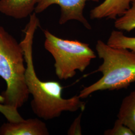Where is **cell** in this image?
<instances>
[{
    "instance_id": "1",
    "label": "cell",
    "mask_w": 135,
    "mask_h": 135,
    "mask_svg": "<svg viewBox=\"0 0 135 135\" xmlns=\"http://www.w3.org/2000/svg\"><path fill=\"white\" fill-rule=\"evenodd\" d=\"M39 26V19L34 12L25 30L24 38L20 42L26 65V82L29 93L33 96L31 102L32 111L40 118L50 120L59 117L63 112L84 110L85 103L81 101L79 96L64 98L63 87L59 82L43 81L37 76L34 67L33 44L34 35Z\"/></svg>"
},
{
    "instance_id": "2",
    "label": "cell",
    "mask_w": 135,
    "mask_h": 135,
    "mask_svg": "<svg viewBox=\"0 0 135 135\" xmlns=\"http://www.w3.org/2000/svg\"><path fill=\"white\" fill-rule=\"evenodd\" d=\"M25 63L20 43L0 26V77L7 85L6 90L0 94V103L18 109L28 101L30 93Z\"/></svg>"
},
{
    "instance_id": "3",
    "label": "cell",
    "mask_w": 135,
    "mask_h": 135,
    "mask_svg": "<svg viewBox=\"0 0 135 135\" xmlns=\"http://www.w3.org/2000/svg\"><path fill=\"white\" fill-rule=\"evenodd\" d=\"M96 50L103 63L95 72H101L100 79L84 88L78 95L86 98L94 92L126 88L135 82V54L125 48H115L99 40Z\"/></svg>"
},
{
    "instance_id": "4",
    "label": "cell",
    "mask_w": 135,
    "mask_h": 135,
    "mask_svg": "<svg viewBox=\"0 0 135 135\" xmlns=\"http://www.w3.org/2000/svg\"><path fill=\"white\" fill-rule=\"evenodd\" d=\"M44 34L45 48L53 57L55 73L60 80L72 78L77 71L83 72L96 58L88 44L61 39L47 30H44Z\"/></svg>"
},
{
    "instance_id": "5",
    "label": "cell",
    "mask_w": 135,
    "mask_h": 135,
    "mask_svg": "<svg viewBox=\"0 0 135 135\" xmlns=\"http://www.w3.org/2000/svg\"><path fill=\"white\" fill-rule=\"evenodd\" d=\"M88 1L99 2V0H39L34 12L40 14L52 5H59L61 9L59 24H65L68 21L76 20L88 30L92 26L84 15V10Z\"/></svg>"
},
{
    "instance_id": "6",
    "label": "cell",
    "mask_w": 135,
    "mask_h": 135,
    "mask_svg": "<svg viewBox=\"0 0 135 135\" xmlns=\"http://www.w3.org/2000/svg\"><path fill=\"white\" fill-rule=\"evenodd\" d=\"M47 125L38 118L9 122L0 127V135H48Z\"/></svg>"
},
{
    "instance_id": "7",
    "label": "cell",
    "mask_w": 135,
    "mask_h": 135,
    "mask_svg": "<svg viewBox=\"0 0 135 135\" xmlns=\"http://www.w3.org/2000/svg\"><path fill=\"white\" fill-rule=\"evenodd\" d=\"M131 2L132 0H104L91 10L90 18L116 20L130 8Z\"/></svg>"
},
{
    "instance_id": "8",
    "label": "cell",
    "mask_w": 135,
    "mask_h": 135,
    "mask_svg": "<svg viewBox=\"0 0 135 135\" xmlns=\"http://www.w3.org/2000/svg\"><path fill=\"white\" fill-rule=\"evenodd\" d=\"M39 0H0V13L16 19L27 18L35 11Z\"/></svg>"
},
{
    "instance_id": "9",
    "label": "cell",
    "mask_w": 135,
    "mask_h": 135,
    "mask_svg": "<svg viewBox=\"0 0 135 135\" xmlns=\"http://www.w3.org/2000/svg\"><path fill=\"white\" fill-rule=\"evenodd\" d=\"M118 119L130 129L135 135V90L123 99Z\"/></svg>"
},
{
    "instance_id": "10",
    "label": "cell",
    "mask_w": 135,
    "mask_h": 135,
    "mask_svg": "<svg viewBox=\"0 0 135 135\" xmlns=\"http://www.w3.org/2000/svg\"><path fill=\"white\" fill-rule=\"evenodd\" d=\"M107 44L113 47L128 49L135 54V37L127 36L121 31H113Z\"/></svg>"
},
{
    "instance_id": "11",
    "label": "cell",
    "mask_w": 135,
    "mask_h": 135,
    "mask_svg": "<svg viewBox=\"0 0 135 135\" xmlns=\"http://www.w3.org/2000/svg\"><path fill=\"white\" fill-rule=\"evenodd\" d=\"M115 20L114 26L119 31L130 32L135 29V0H132L130 8Z\"/></svg>"
},
{
    "instance_id": "12",
    "label": "cell",
    "mask_w": 135,
    "mask_h": 135,
    "mask_svg": "<svg viewBox=\"0 0 135 135\" xmlns=\"http://www.w3.org/2000/svg\"><path fill=\"white\" fill-rule=\"evenodd\" d=\"M0 113L9 122H19L24 120L17 109L1 103H0Z\"/></svg>"
},
{
    "instance_id": "13",
    "label": "cell",
    "mask_w": 135,
    "mask_h": 135,
    "mask_svg": "<svg viewBox=\"0 0 135 135\" xmlns=\"http://www.w3.org/2000/svg\"><path fill=\"white\" fill-rule=\"evenodd\" d=\"M105 135H135L133 131L124 125L118 119L115 122L112 129L107 130L104 132Z\"/></svg>"
},
{
    "instance_id": "14",
    "label": "cell",
    "mask_w": 135,
    "mask_h": 135,
    "mask_svg": "<svg viewBox=\"0 0 135 135\" xmlns=\"http://www.w3.org/2000/svg\"><path fill=\"white\" fill-rule=\"evenodd\" d=\"M81 113L73 122L72 125L68 131L67 134L69 135H82V128L81 126V120L82 118Z\"/></svg>"
}]
</instances>
